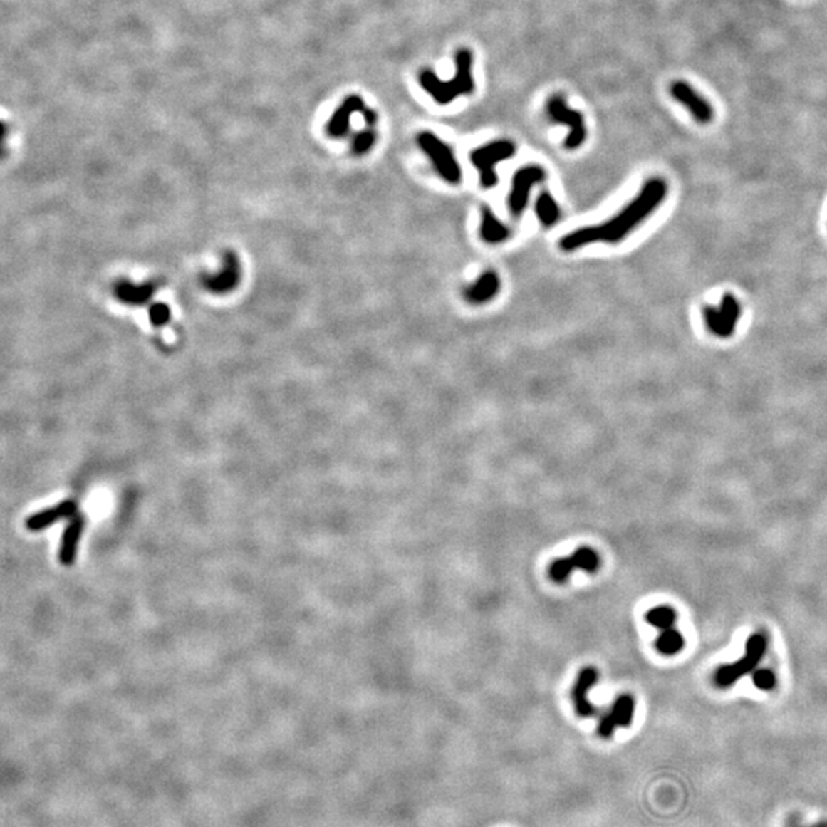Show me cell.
<instances>
[{
  "label": "cell",
  "mask_w": 827,
  "mask_h": 827,
  "mask_svg": "<svg viewBox=\"0 0 827 827\" xmlns=\"http://www.w3.org/2000/svg\"><path fill=\"white\" fill-rule=\"evenodd\" d=\"M668 193V184L663 178H650L636 198L622 209L616 217L610 218L599 226H588L570 232L559 241V247L564 251H575L588 244L607 242L618 244L625 239L639 224L645 221L655 212L659 204L663 202Z\"/></svg>",
  "instance_id": "1"
},
{
  "label": "cell",
  "mask_w": 827,
  "mask_h": 827,
  "mask_svg": "<svg viewBox=\"0 0 827 827\" xmlns=\"http://www.w3.org/2000/svg\"><path fill=\"white\" fill-rule=\"evenodd\" d=\"M472 53L466 48L458 49L455 53V77L443 81L437 77L431 69H423L418 80L422 88L431 95L437 103L449 105L459 95L472 94L475 89L472 77Z\"/></svg>",
  "instance_id": "2"
},
{
  "label": "cell",
  "mask_w": 827,
  "mask_h": 827,
  "mask_svg": "<svg viewBox=\"0 0 827 827\" xmlns=\"http://www.w3.org/2000/svg\"><path fill=\"white\" fill-rule=\"evenodd\" d=\"M766 648H768V639L761 633H754L751 638H748L747 645H744V655L737 662L729 663V665H722L716 674H714V682L719 688H728L732 683L740 680L743 676L752 672L760 660L763 659Z\"/></svg>",
  "instance_id": "3"
},
{
  "label": "cell",
  "mask_w": 827,
  "mask_h": 827,
  "mask_svg": "<svg viewBox=\"0 0 827 827\" xmlns=\"http://www.w3.org/2000/svg\"><path fill=\"white\" fill-rule=\"evenodd\" d=\"M417 145L431 160L434 169L446 182L458 184L462 181V167H459L451 146L446 145L432 132L426 130L417 135Z\"/></svg>",
  "instance_id": "4"
},
{
  "label": "cell",
  "mask_w": 827,
  "mask_h": 827,
  "mask_svg": "<svg viewBox=\"0 0 827 827\" xmlns=\"http://www.w3.org/2000/svg\"><path fill=\"white\" fill-rule=\"evenodd\" d=\"M516 146L510 140H498L487 142V145L475 149L471 153V161L475 169L479 172V180L484 189H492L496 186V172L495 166L498 162L506 161L514 157Z\"/></svg>",
  "instance_id": "5"
},
{
  "label": "cell",
  "mask_w": 827,
  "mask_h": 827,
  "mask_svg": "<svg viewBox=\"0 0 827 827\" xmlns=\"http://www.w3.org/2000/svg\"><path fill=\"white\" fill-rule=\"evenodd\" d=\"M547 115L551 121L558 123V125H563V126L566 125L570 128L568 135L564 141L566 149L575 150V149L581 147L582 142H584L587 138L586 121H584V117H582L581 112L568 108L567 100L563 95L555 94V95H551L547 101Z\"/></svg>",
  "instance_id": "6"
},
{
  "label": "cell",
  "mask_w": 827,
  "mask_h": 827,
  "mask_svg": "<svg viewBox=\"0 0 827 827\" xmlns=\"http://www.w3.org/2000/svg\"><path fill=\"white\" fill-rule=\"evenodd\" d=\"M670 95L685 108L699 125H709L714 120V108L709 101L683 80H676L670 85Z\"/></svg>",
  "instance_id": "7"
},
{
  "label": "cell",
  "mask_w": 827,
  "mask_h": 827,
  "mask_svg": "<svg viewBox=\"0 0 827 827\" xmlns=\"http://www.w3.org/2000/svg\"><path fill=\"white\" fill-rule=\"evenodd\" d=\"M544 180L546 170L539 166H526L515 172L512 180V189H510L509 195V209L514 217H519V214L524 212L530 190L534 189L535 184L543 182Z\"/></svg>",
  "instance_id": "8"
},
{
  "label": "cell",
  "mask_w": 827,
  "mask_h": 827,
  "mask_svg": "<svg viewBox=\"0 0 827 827\" xmlns=\"http://www.w3.org/2000/svg\"><path fill=\"white\" fill-rule=\"evenodd\" d=\"M633 716H635V699L630 694H620L610 711L599 720L598 734L600 737L610 739L618 728L630 727Z\"/></svg>",
  "instance_id": "9"
},
{
  "label": "cell",
  "mask_w": 827,
  "mask_h": 827,
  "mask_svg": "<svg viewBox=\"0 0 827 827\" xmlns=\"http://www.w3.org/2000/svg\"><path fill=\"white\" fill-rule=\"evenodd\" d=\"M78 512V503L76 499L69 498L63 501L57 503L53 507H46L38 510V512L29 515L25 519V526L29 532H42V530L49 529L51 526L57 524L61 519L73 518Z\"/></svg>",
  "instance_id": "10"
},
{
  "label": "cell",
  "mask_w": 827,
  "mask_h": 827,
  "mask_svg": "<svg viewBox=\"0 0 827 827\" xmlns=\"http://www.w3.org/2000/svg\"><path fill=\"white\" fill-rule=\"evenodd\" d=\"M85 526H86L85 515L77 512L73 518H71L68 526L65 527L63 534H61V538H60V547H58V561H60L61 566L71 567V566L76 564L77 555H78V546H80L81 536H83V532H85Z\"/></svg>",
  "instance_id": "11"
},
{
  "label": "cell",
  "mask_w": 827,
  "mask_h": 827,
  "mask_svg": "<svg viewBox=\"0 0 827 827\" xmlns=\"http://www.w3.org/2000/svg\"><path fill=\"white\" fill-rule=\"evenodd\" d=\"M598 670L593 667H586L582 668L578 674V679L573 685V690H571V700H573L575 704V711L579 717L582 719H588V717H593L596 714V708L595 704L590 702L588 699V694L596 685L598 682Z\"/></svg>",
  "instance_id": "12"
},
{
  "label": "cell",
  "mask_w": 827,
  "mask_h": 827,
  "mask_svg": "<svg viewBox=\"0 0 827 827\" xmlns=\"http://www.w3.org/2000/svg\"><path fill=\"white\" fill-rule=\"evenodd\" d=\"M365 110V103L360 95H348L342 105L336 109L333 117L330 118L328 125H326V134L333 138H340L348 134L350 130V120L355 112Z\"/></svg>",
  "instance_id": "13"
},
{
  "label": "cell",
  "mask_w": 827,
  "mask_h": 827,
  "mask_svg": "<svg viewBox=\"0 0 827 827\" xmlns=\"http://www.w3.org/2000/svg\"><path fill=\"white\" fill-rule=\"evenodd\" d=\"M501 288V281L495 271H484L479 278L464 288L463 296L469 303L482 305L489 301H492Z\"/></svg>",
  "instance_id": "14"
},
{
  "label": "cell",
  "mask_w": 827,
  "mask_h": 827,
  "mask_svg": "<svg viewBox=\"0 0 827 827\" xmlns=\"http://www.w3.org/2000/svg\"><path fill=\"white\" fill-rule=\"evenodd\" d=\"M482 239L487 244H501L510 236V230L504 222L496 218V214L489 207L482 209Z\"/></svg>",
  "instance_id": "15"
},
{
  "label": "cell",
  "mask_w": 827,
  "mask_h": 827,
  "mask_svg": "<svg viewBox=\"0 0 827 827\" xmlns=\"http://www.w3.org/2000/svg\"><path fill=\"white\" fill-rule=\"evenodd\" d=\"M238 279H239L238 261L236 258L232 256V254H227L226 259H224V270L218 276H213V278L207 279V287L217 293H224L236 287Z\"/></svg>",
  "instance_id": "16"
},
{
  "label": "cell",
  "mask_w": 827,
  "mask_h": 827,
  "mask_svg": "<svg viewBox=\"0 0 827 827\" xmlns=\"http://www.w3.org/2000/svg\"><path fill=\"white\" fill-rule=\"evenodd\" d=\"M719 310H720L723 326H724V339H728V337H731L735 333V328H737L740 314H742V306H740V302L737 301L735 296H732L731 293H727V294H723V298H722L720 305H719Z\"/></svg>",
  "instance_id": "17"
},
{
  "label": "cell",
  "mask_w": 827,
  "mask_h": 827,
  "mask_svg": "<svg viewBox=\"0 0 827 827\" xmlns=\"http://www.w3.org/2000/svg\"><path fill=\"white\" fill-rule=\"evenodd\" d=\"M535 213L544 227H551L561 218V209L556 199L550 195L548 192H543L536 199Z\"/></svg>",
  "instance_id": "18"
},
{
  "label": "cell",
  "mask_w": 827,
  "mask_h": 827,
  "mask_svg": "<svg viewBox=\"0 0 827 827\" xmlns=\"http://www.w3.org/2000/svg\"><path fill=\"white\" fill-rule=\"evenodd\" d=\"M568 559L575 570L587 571V573H596L600 567V558L596 550L591 547H579L568 556Z\"/></svg>",
  "instance_id": "19"
},
{
  "label": "cell",
  "mask_w": 827,
  "mask_h": 827,
  "mask_svg": "<svg viewBox=\"0 0 827 827\" xmlns=\"http://www.w3.org/2000/svg\"><path fill=\"white\" fill-rule=\"evenodd\" d=\"M153 293L152 285H132V284H120L117 287V294L121 301L128 303H145L150 299Z\"/></svg>",
  "instance_id": "20"
},
{
  "label": "cell",
  "mask_w": 827,
  "mask_h": 827,
  "mask_svg": "<svg viewBox=\"0 0 827 827\" xmlns=\"http://www.w3.org/2000/svg\"><path fill=\"white\" fill-rule=\"evenodd\" d=\"M656 648L663 656H674L683 648V638L674 628L663 630L656 640Z\"/></svg>",
  "instance_id": "21"
},
{
  "label": "cell",
  "mask_w": 827,
  "mask_h": 827,
  "mask_svg": "<svg viewBox=\"0 0 827 827\" xmlns=\"http://www.w3.org/2000/svg\"><path fill=\"white\" fill-rule=\"evenodd\" d=\"M645 619L650 625L663 631V630H668V628L674 627L677 616H676V611H674L672 608H670L667 605H659V607L648 610L647 615H645Z\"/></svg>",
  "instance_id": "22"
},
{
  "label": "cell",
  "mask_w": 827,
  "mask_h": 827,
  "mask_svg": "<svg viewBox=\"0 0 827 827\" xmlns=\"http://www.w3.org/2000/svg\"><path fill=\"white\" fill-rule=\"evenodd\" d=\"M703 319H704V325H707V328L711 334L722 337L724 339V326H723V321H722V314L719 306H714V305H704L703 308Z\"/></svg>",
  "instance_id": "23"
},
{
  "label": "cell",
  "mask_w": 827,
  "mask_h": 827,
  "mask_svg": "<svg viewBox=\"0 0 827 827\" xmlns=\"http://www.w3.org/2000/svg\"><path fill=\"white\" fill-rule=\"evenodd\" d=\"M575 568L571 566L568 556L567 558H559L555 559L553 563L550 564L548 567V576L550 579L555 582V584H564V582L568 581L570 575L573 573Z\"/></svg>",
  "instance_id": "24"
},
{
  "label": "cell",
  "mask_w": 827,
  "mask_h": 827,
  "mask_svg": "<svg viewBox=\"0 0 827 827\" xmlns=\"http://www.w3.org/2000/svg\"><path fill=\"white\" fill-rule=\"evenodd\" d=\"M375 132L373 129H366L357 134L353 140V153L355 155H365L370 152L375 142Z\"/></svg>",
  "instance_id": "25"
},
{
  "label": "cell",
  "mask_w": 827,
  "mask_h": 827,
  "mask_svg": "<svg viewBox=\"0 0 827 827\" xmlns=\"http://www.w3.org/2000/svg\"><path fill=\"white\" fill-rule=\"evenodd\" d=\"M752 682L759 690L771 691V690H774L775 683H777V679H775V674L771 670L761 668V670H757L752 674Z\"/></svg>",
  "instance_id": "26"
},
{
  "label": "cell",
  "mask_w": 827,
  "mask_h": 827,
  "mask_svg": "<svg viewBox=\"0 0 827 827\" xmlns=\"http://www.w3.org/2000/svg\"><path fill=\"white\" fill-rule=\"evenodd\" d=\"M149 316H150V322L157 326H161L169 322L170 319V310L169 306L165 303H155L150 306L149 310Z\"/></svg>",
  "instance_id": "27"
},
{
  "label": "cell",
  "mask_w": 827,
  "mask_h": 827,
  "mask_svg": "<svg viewBox=\"0 0 827 827\" xmlns=\"http://www.w3.org/2000/svg\"><path fill=\"white\" fill-rule=\"evenodd\" d=\"M362 114H363V118H365V121H366V125L370 126V128H374V126H375V123H377V120H379V115H377V112H375L374 109L365 108V110L362 112Z\"/></svg>",
  "instance_id": "28"
},
{
  "label": "cell",
  "mask_w": 827,
  "mask_h": 827,
  "mask_svg": "<svg viewBox=\"0 0 827 827\" xmlns=\"http://www.w3.org/2000/svg\"><path fill=\"white\" fill-rule=\"evenodd\" d=\"M812 827H827V823H820V824H816V826H812Z\"/></svg>",
  "instance_id": "29"
}]
</instances>
